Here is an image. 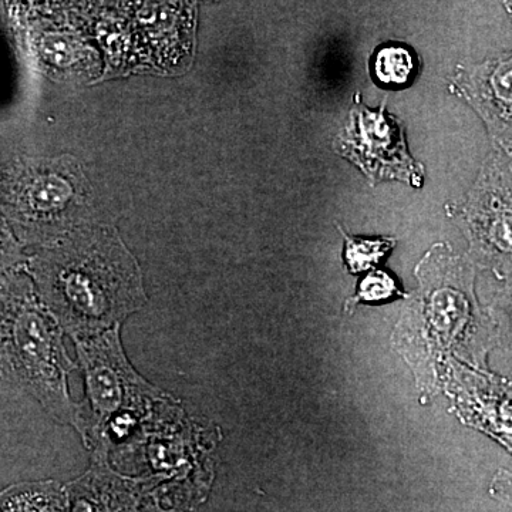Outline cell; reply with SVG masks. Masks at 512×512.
<instances>
[{
	"instance_id": "obj_1",
	"label": "cell",
	"mask_w": 512,
	"mask_h": 512,
	"mask_svg": "<svg viewBox=\"0 0 512 512\" xmlns=\"http://www.w3.org/2000/svg\"><path fill=\"white\" fill-rule=\"evenodd\" d=\"M39 296L73 340L89 339L146 306L136 259L109 229L74 231L32 259Z\"/></svg>"
},
{
	"instance_id": "obj_2",
	"label": "cell",
	"mask_w": 512,
	"mask_h": 512,
	"mask_svg": "<svg viewBox=\"0 0 512 512\" xmlns=\"http://www.w3.org/2000/svg\"><path fill=\"white\" fill-rule=\"evenodd\" d=\"M476 274L470 256L454 254L446 244L434 245L416 266L419 291L397 326V345L423 379L430 373L436 380L444 357L458 350H466L467 359L484 369L497 345L493 320L478 305Z\"/></svg>"
},
{
	"instance_id": "obj_3",
	"label": "cell",
	"mask_w": 512,
	"mask_h": 512,
	"mask_svg": "<svg viewBox=\"0 0 512 512\" xmlns=\"http://www.w3.org/2000/svg\"><path fill=\"white\" fill-rule=\"evenodd\" d=\"M84 373L83 402L76 403L73 427L84 446L109 450V444L130 436L144 423L173 420L177 402L148 383L128 362L120 325L94 338L74 340Z\"/></svg>"
},
{
	"instance_id": "obj_4",
	"label": "cell",
	"mask_w": 512,
	"mask_h": 512,
	"mask_svg": "<svg viewBox=\"0 0 512 512\" xmlns=\"http://www.w3.org/2000/svg\"><path fill=\"white\" fill-rule=\"evenodd\" d=\"M63 326L23 278L3 281L0 359L9 382L25 390L57 423L74 424L76 403L69 394L77 369L63 342Z\"/></svg>"
},
{
	"instance_id": "obj_5",
	"label": "cell",
	"mask_w": 512,
	"mask_h": 512,
	"mask_svg": "<svg viewBox=\"0 0 512 512\" xmlns=\"http://www.w3.org/2000/svg\"><path fill=\"white\" fill-rule=\"evenodd\" d=\"M471 261L500 279L512 278V154L495 147L466 200L454 212Z\"/></svg>"
},
{
	"instance_id": "obj_6",
	"label": "cell",
	"mask_w": 512,
	"mask_h": 512,
	"mask_svg": "<svg viewBox=\"0 0 512 512\" xmlns=\"http://www.w3.org/2000/svg\"><path fill=\"white\" fill-rule=\"evenodd\" d=\"M333 147L372 185L382 181H400L412 187L423 184L424 167L410 156L403 123L387 113L384 103L379 110H370L357 94L348 123Z\"/></svg>"
},
{
	"instance_id": "obj_7",
	"label": "cell",
	"mask_w": 512,
	"mask_h": 512,
	"mask_svg": "<svg viewBox=\"0 0 512 512\" xmlns=\"http://www.w3.org/2000/svg\"><path fill=\"white\" fill-rule=\"evenodd\" d=\"M453 89L483 119L495 147L512 154V53L461 70Z\"/></svg>"
},
{
	"instance_id": "obj_8",
	"label": "cell",
	"mask_w": 512,
	"mask_h": 512,
	"mask_svg": "<svg viewBox=\"0 0 512 512\" xmlns=\"http://www.w3.org/2000/svg\"><path fill=\"white\" fill-rule=\"evenodd\" d=\"M419 64L416 56L407 47L389 45L380 47L373 60V74L384 87L402 89L416 77Z\"/></svg>"
},
{
	"instance_id": "obj_9",
	"label": "cell",
	"mask_w": 512,
	"mask_h": 512,
	"mask_svg": "<svg viewBox=\"0 0 512 512\" xmlns=\"http://www.w3.org/2000/svg\"><path fill=\"white\" fill-rule=\"evenodd\" d=\"M339 229L345 237L343 259L350 274H362L367 269L375 268L396 247V239L393 238L352 237L342 228Z\"/></svg>"
},
{
	"instance_id": "obj_10",
	"label": "cell",
	"mask_w": 512,
	"mask_h": 512,
	"mask_svg": "<svg viewBox=\"0 0 512 512\" xmlns=\"http://www.w3.org/2000/svg\"><path fill=\"white\" fill-rule=\"evenodd\" d=\"M397 298H404V292L396 278L386 271H373L359 282L355 295L346 301L345 312L352 313L359 303L389 302Z\"/></svg>"
},
{
	"instance_id": "obj_11",
	"label": "cell",
	"mask_w": 512,
	"mask_h": 512,
	"mask_svg": "<svg viewBox=\"0 0 512 512\" xmlns=\"http://www.w3.org/2000/svg\"><path fill=\"white\" fill-rule=\"evenodd\" d=\"M487 312L495 326L497 345L512 356V278L504 279L488 303Z\"/></svg>"
},
{
	"instance_id": "obj_12",
	"label": "cell",
	"mask_w": 512,
	"mask_h": 512,
	"mask_svg": "<svg viewBox=\"0 0 512 512\" xmlns=\"http://www.w3.org/2000/svg\"><path fill=\"white\" fill-rule=\"evenodd\" d=\"M2 512H28L22 494L3 498Z\"/></svg>"
},
{
	"instance_id": "obj_13",
	"label": "cell",
	"mask_w": 512,
	"mask_h": 512,
	"mask_svg": "<svg viewBox=\"0 0 512 512\" xmlns=\"http://www.w3.org/2000/svg\"><path fill=\"white\" fill-rule=\"evenodd\" d=\"M72 512H97V510L92 501L87 500L86 497H79L74 500Z\"/></svg>"
},
{
	"instance_id": "obj_14",
	"label": "cell",
	"mask_w": 512,
	"mask_h": 512,
	"mask_svg": "<svg viewBox=\"0 0 512 512\" xmlns=\"http://www.w3.org/2000/svg\"><path fill=\"white\" fill-rule=\"evenodd\" d=\"M23 497H25L26 507H28V505H29V504H28V495L23 494ZM36 505H37V504L35 503V501H32V505H30V510H29L28 512L32 511V510H33V508H35V507H36Z\"/></svg>"
}]
</instances>
